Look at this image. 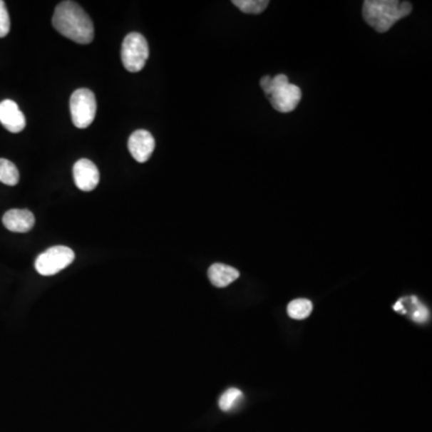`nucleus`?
I'll list each match as a JSON object with an SVG mask.
<instances>
[{
    "instance_id": "f257e3e1",
    "label": "nucleus",
    "mask_w": 432,
    "mask_h": 432,
    "mask_svg": "<svg viewBox=\"0 0 432 432\" xmlns=\"http://www.w3.org/2000/svg\"><path fill=\"white\" fill-rule=\"evenodd\" d=\"M52 24L65 38L81 45L94 40V24L87 12L75 1H61L54 10Z\"/></svg>"
},
{
    "instance_id": "f03ea898",
    "label": "nucleus",
    "mask_w": 432,
    "mask_h": 432,
    "mask_svg": "<svg viewBox=\"0 0 432 432\" xmlns=\"http://www.w3.org/2000/svg\"><path fill=\"white\" fill-rule=\"evenodd\" d=\"M412 11L408 1L398 0H366L363 4V19L377 33H386L395 23Z\"/></svg>"
},
{
    "instance_id": "7ed1b4c3",
    "label": "nucleus",
    "mask_w": 432,
    "mask_h": 432,
    "mask_svg": "<svg viewBox=\"0 0 432 432\" xmlns=\"http://www.w3.org/2000/svg\"><path fill=\"white\" fill-rule=\"evenodd\" d=\"M261 87L269 98L274 110L281 113H289L296 110L302 100V91L296 84L289 83L286 75L261 78Z\"/></svg>"
},
{
    "instance_id": "20e7f679",
    "label": "nucleus",
    "mask_w": 432,
    "mask_h": 432,
    "mask_svg": "<svg viewBox=\"0 0 432 432\" xmlns=\"http://www.w3.org/2000/svg\"><path fill=\"white\" fill-rule=\"evenodd\" d=\"M96 98L93 91L86 88L73 91L70 99V112L73 125L78 129H86L91 125L96 115Z\"/></svg>"
},
{
    "instance_id": "39448f33",
    "label": "nucleus",
    "mask_w": 432,
    "mask_h": 432,
    "mask_svg": "<svg viewBox=\"0 0 432 432\" xmlns=\"http://www.w3.org/2000/svg\"><path fill=\"white\" fill-rule=\"evenodd\" d=\"M149 58L147 38L140 33L126 35L122 45V61L124 68L130 72H140L145 66Z\"/></svg>"
},
{
    "instance_id": "423d86ee",
    "label": "nucleus",
    "mask_w": 432,
    "mask_h": 432,
    "mask_svg": "<svg viewBox=\"0 0 432 432\" xmlns=\"http://www.w3.org/2000/svg\"><path fill=\"white\" fill-rule=\"evenodd\" d=\"M75 259V252L68 247H50L35 261V269L43 277H51L70 266Z\"/></svg>"
},
{
    "instance_id": "0eeeda50",
    "label": "nucleus",
    "mask_w": 432,
    "mask_h": 432,
    "mask_svg": "<svg viewBox=\"0 0 432 432\" xmlns=\"http://www.w3.org/2000/svg\"><path fill=\"white\" fill-rule=\"evenodd\" d=\"M73 180L82 191H93L99 185V168L91 160H78L73 166Z\"/></svg>"
},
{
    "instance_id": "6e6552de",
    "label": "nucleus",
    "mask_w": 432,
    "mask_h": 432,
    "mask_svg": "<svg viewBox=\"0 0 432 432\" xmlns=\"http://www.w3.org/2000/svg\"><path fill=\"white\" fill-rule=\"evenodd\" d=\"M128 145L137 163H147L155 149V140L147 130H137L130 136Z\"/></svg>"
},
{
    "instance_id": "1a4fd4ad",
    "label": "nucleus",
    "mask_w": 432,
    "mask_h": 432,
    "mask_svg": "<svg viewBox=\"0 0 432 432\" xmlns=\"http://www.w3.org/2000/svg\"><path fill=\"white\" fill-rule=\"evenodd\" d=\"M0 123L12 133H19L26 128V117L19 105L12 100L0 103Z\"/></svg>"
},
{
    "instance_id": "9d476101",
    "label": "nucleus",
    "mask_w": 432,
    "mask_h": 432,
    "mask_svg": "<svg viewBox=\"0 0 432 432\" xmlns=\"http://www.w3.org/2000/svg\"><path fill=\"white\" fill-rule=\"evenodd\" d=\"M3 224L9 231L27 233L34 227V214L27 209H11L3 216Z\"/></svg>"
},
{
    "instance_id": "9b49d317",
    "label": "nucleus",
    "mask_w": 432,
    "mask_h": 432,
    "mask_svg": "<svg viewBox=\"0 0 432 432\" xmlns=\"http://www.w3.org/2000/svg\"><path fill=\"white\" fill-rule=\"evenodd\" d=\"M208 277L215 287H226L239 277L238 270L222 263H214L208 269Z\"/></svg>"
},
{
    "instance_id": "f8f14e48",
    "label": "nucleus",
    "mask_w": 432,
    "mask_h": 432,
    "mask_svg": "<svg viewBox=\"0 0 432 432\" xmlns=\"http://www.w3.org/2000/svg\"><path fill=\"white\" fill-rule=\"evenodd\" d=\"M19 182V172L15 163L6 159H0V182L15 186Z\"/></svg>"
},
{
    "instance_id": "ddd939ff",
    "label": "nucleus",
    "mask_w": 432,
    "mask_h": 432,
    "mask_svg": "<svg viewBox=\"0 0 432 432\" xmlns=\"http://www.w3.org/2000/svg\"><path fill=\"white\" fill-rule=\"evenodd\" d=\"M312 303L309 299L292 300L288 304V316L293 319H304L312 312Z\"/></svg>"
},
{
    "instance_id": "4468645a",
    "label": "nucleus",
    "mask_w": 432,
    "mask_h": 432,
    "mask_svg": "<svg viewBox=\"0 0 432 432\" xmlns=\"http://www.w3.org/2000/svg\"><path fill=\"white\" fill-rule=\"evenodd\" d=\"M233 5H235L240 11L245 14H251V15H258L261 12L264 11L269 1L268 0H235L232 1Z\"/></svg>"
},
{
    "instance_id": "2eb2a0df",
    "label": "nucleus",
    "mask_w": 432,
    "mask_h": 432,
    "mask_svg": "<svg viewBox=\"0 0 432 432\" xmlns=\"http://www.w3.org/2000/svg\"><path fill=\"white\" fill-rule=\"evenodd\" d=\"M243 398L244 395L242 391H239L237 388H230V389L225 391L224 394L221 395L220 400H219L221 411L230 412L235 407H237V405L243 400Z\"/></svg>"
},
{
    "instance_id": "dca6fc26",
    "label": "nucleus",
    "mask_w": 432,
    "mask_h": 432,
    "mask_svg": "<svg viewBox=\"0 0 432 432\" xmlns=\"http://www.w3.org/2000/svg\"><path fill=\"white\" fill-rule=\"evenodd\" d=\"M10 28H11V23H10L8 9H6L5 1L0 0V38H5L9 34Z\"/></svg>"
},
{
    "instance_id": "f3484780",
    "label": "nucleus",
    "mask_w": 432,
    "mask_h": 432,
    "mask_svg": "<svg viewBox=\"0 0 432 432\" xmlns=\"http://www.w3.org/2000/svg\"><path fill=\"white\" fill-rule=\"evenodd\" d=\"M412 302H413L414 310L412 312V319H414L416 322L424 323L430 319V312L428 309L419 303V300L416 297H411Z\"/></svg>"
}]
</instances>
